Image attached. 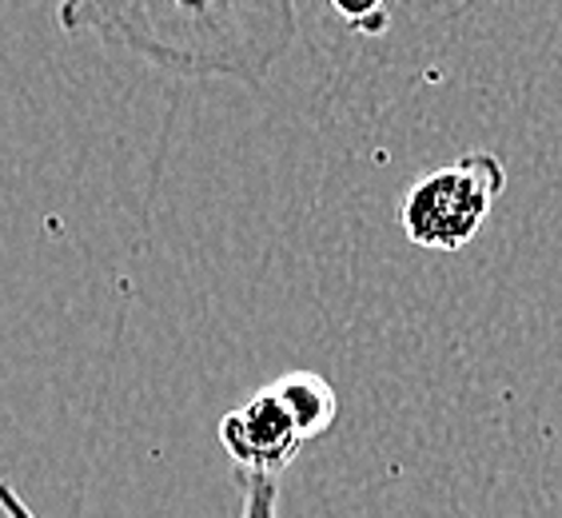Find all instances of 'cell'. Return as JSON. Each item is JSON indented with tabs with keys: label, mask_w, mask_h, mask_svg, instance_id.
<instances>
[{
	"label": "cell",
	"mask_w": 562,
	"mask_h": 518,
	"mask_svg": "<svg viewBox=\"0 0 562 518\" xmlns=\"http://www.w3.org/2000/svg\"><path fill=\"white\" fill-rule=\"evenodd\" d=\"M56 21L65 33L97 36L176 76H224L251 88L268 80L300 36V12L288 0H72L60 4Z\"/></svg>",
	"instance_id": "obj_1"
},
{
	"label": "cell",
	"mask_w": 562,
	"mask_h": 518,
	"mask_svg": "<svg viewBox=\"0 0 562 518\" xmlns=\"http://www.w3.org/2000/svg\"><path fill=\"white\" fill-rule=\"evenodd\" d=\"M507 188V168L495 151L475 148L459 160L419 176L400 200V227L423 251L454 256L479 236V227Z\"/></svg>",
	"instance_id": "obj_2"
},
{
	"label": "cell",
	"mask_w": 562,
	"mask_h": 518,
	"mask_svg": "<svg viewBox=\"0 0 562 518\" xmlns=\"http://www.w3.org/2000/svg\"><path fill=\"white\" fill-rule=\"evenodd\" d=\"M220 447L227 451L236 475L280 478L307 443H303V435L295 431V419L268 383L220 419Z\"/></svg>",
	"instance_id": "obj_3"
},
{
	"label": "cell",
	"mask_w": 562,
	"mask_h": 518,
	"mask_svg": "<svg viewBox=\"0 0 562 518\" xmlns=\"http://www.w3.org/2000/svg\"><path fill=\"white\" fill-rule=\"evenodd\" d=\"M271 391L280 395L288 415L295 419V431L303 435V443H312L319 435H327L339 419V395L319 371H288L271 383Z\"/></svg>",
	"instance_id": "obj_4"
},
{
	"label": "cell",
	"mask_w": 562,
	"mask_h": 518,
	"mask_svg": "<svg viewBox=\"0 0 562 518\" xmlns=\"http://www.w3.org/2000/svg\"><path fill=\"white\" fill-rule=\"evenodd\" d=\"M239 486V518H280V478H248L236 475Z\"/></svg>",
	"instance_id": "obj_5"
},
{
	"label": "cell",
	"mask_w": 562,
	"mask_h": 518,
	"mask_svg": "<svg viewBox=\"0 0 562 518\" xmlns=\"http://www.w3.org/2000/svg\"><path fill=\"white\" fill-rule=\"evenodd\" d=\"M0 510H4L9 518H36L33 510H29V503H24V498L16 495V491L4 483V478H0Z\"/></svg>",
	"instance_id": "obj_6"
}]
</instances>
